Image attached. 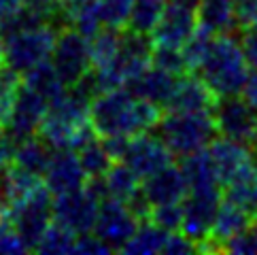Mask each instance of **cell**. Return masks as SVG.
<instances>
[{"label":"cell","instance_id":"obj_34","mask_svg":"<svg viewBox=\"0 0 257 255\" xmlns=\"http://www.w3.org/2000/svg\"><path fill=\"white\" fill-rule=\"evenodd\" d=\"M96 5L104 28L127 30L134 0H96Z\"/></svg>","mask_w":257,"mask_h":255},{"label":"cell","instance_id":"obj_28","mask_svg":"<svg viewBox=\"0 0 257 255\" xmlns=\"http://www.w3.org/2000/svg\"><path fill=\"white\" fill-rule=\"evenodd\" d=\"M223 200L240 206L257 221V168L227 183L223 187Z\"/></svg>","mask_w":257,"mask_h":255},{"label":"cell","instance_id":"obj_26","mask_svg":"<svg viewBox=\"0 0 257 255\" xmlns=\"http://www.w3.org/2000/svg\"><path fill=\"white\" fill-rule=\"evenodd\" d=\"M24 85H28L30 89H34L36 94H41L43 98H47L49 104L53 102V100H58L68 89V85L62 81V77L58 75V70L51 64V60L43 62L36 68L26 72V75H24Z\"/></svg>","mask_w":257,"mask_h":255},{"label":"cell","instance_id":"obj_25","mask_svg":"<svg viewBox=\"0 0 257 255\" xmlns=\"http://www.w3.org/2000/svg\"><path fill=\"white\" fill-rule=\"evenodd\" d=\"M168 234L164 227L158 223H153L151 219H143L139 227L134 230L130 236V240L123 244V253H132V255H153V253H164L166 247Z\"/></svg>","mask_w":257,"mask_h":255},{"label":"cell","instance_id":"obj_10","mask_svg":"<svg viewBox=\"0 0 257 255\" xmlns=\"http://www.w3.org/2000/svg\"><path fill=\"white\" fill-rule=\"evenodd\" d=\"M141 219L136 217L127 202L117 198H104L100 202L94 234L102 238L113 251H121L123 244L130 240V236L139 227Z\"/></svg>","mask_w":257,"mask_h":255},{"label":"cell","instance_id":"obj_40","mask_svg":"<svg viewBox=\"0 0 257 255\" xmlns=\"http://www.w3.org/2000/svg\"><path fill=\"white\" fill-rule=\"evenodd\" d=\"M75 253H83V255H106V253H113V249L108 247V244L102 238H98L94 232H87V234H79L77 236Z\"/></svg>","mask_w":257,"mask_h":255},{"label":"cell","instance_id":"obj_21","mask_svg":"<svg viewBox=\"0 0 257 255\" xmlns=\"http://www.w3.org/2000/svg\"><path fill=\"white\" fill-rule=\"evenodd\" d=\"M181 168L189 181V191H208V194H223L221 179L217 175V168L210 158V151L200 149L191 156H185L181 162Z\"/></svg>","mask_w":257,"mask_h":255},{"label":"cell","instance_id":"obj_24","mask_svg":"<svg viewBox=\"0 0 257 255\" xmlns=\"http://www.w3.org/2000/svg\"><path fill=\"white\" fill-rule=\"evenodd\" d=\"M196 13L198 24L215 34H227L236 28L234 0H200Z\"/></svg>","mask_w":257,"mask_h":255},{"label":"cell","instance_id":"obj_36","mask_svg":"<svg viewBox=\"0 0 257 255\" xmlns=\"http://www.w3.org/2000/svg\"><path fill=\"white\" fill-rule=\"evenodd\" d=\"M149 219H151L153 223H158L160 227H164L166 232H177V230H181V221H183V202L151 206Z\"/></svg>","mask_w":257,"mask_h":255},{"label":"cell","instance_id":"obj_8","mask_svg":"<svg viewBox=\"0 0 257 255\" xmlns=\"http://www.w3.org/2000/svg\"><path fill=\"white\" fill-rule=\"evenodd\" d=\"M100 202H102V198L89 185L53 196V221L68 227L77 236L94 232Z\"/></svg>","mask_w":257,"mask_h":255},{"label":"cell","instance_id":"obj_41","mask_svg":"<svg viewBox=\"0 0 257 255\" xmlns=\"http://www.w3.org/2000/svg\"><path fill=\"white\" fill-rule=\"evenodd\" d=\"M242 51H244V58L249 62V68L257 70V26H251V28H244L242 30Z\"/></svg>","mask_w":257,"mask_h":255},{"label":"cell","instance_id":"obj_30","mask_svg":"<svg viewBox=\"0 0 257 255\" xmlns=\"http://www.w3.org/2000/svg\"><path fill=\"white\" fill-rule=\"evenodd\" d=\"M24 75L13 70L11 66L3 64L0 66V128H7L9 119L13 115V108L17 102V96L22 92Z\"/></svg>","mask_w":257,"mask_h":255},{"label":"cell","instance_id":"obj_27","mask_svg":"<svg viewBox=\"0 0 257 255\" xmlns=\"http://www.w3.org/2000/svg\"><path fill=\"white\" fill-rule=\"evenodd\" d=\"M121 41H123V30L115 28H100L94 36L89 39V56H91V68H106L113 64L121 51Z\"/></svg>","mask_w":257,"mask_h":255},{"label":"cell","instance_id":"obj_7","mask_svg":"<svg viewBox=\"0 0 257 255\" xmlns=\"http://www.w3.org/2000/svg\"><path fill=\"white\" fill-rule=\"evenodd\" d=\"M51 64L56 66L64 83L68 87L75 85L79 79H83L91 70L89 39L79 30H75L72 26L60 28L56 47H53L51 53Z\"/></svg>","mask_w":257,"mask_h":255},{"label":"cell","instance_id":"obj_13","mask_svg":"<svg viewBox=\"0 0 257 255\" xmlns=\"http://www.w3.org/2000/svg\"><path fill=\"white\" fill-rule=\"evenodd\" d=\"M198 28V13L194 7H185L179 3L166 5L162 20L158 24V28L153 30L151 41L155 47H172V49H183L191 34Z\"/></svg>","mask_w":257,"mask_h":255},{"label":"cell","instance_id":"obj_17","mask_svg":"<svg viewBox=\"0 0 257 255\" xmlns=\"http://www.w3.org/2000/svg\"><path fill=\"white\" fill-rule=\"evenodd\" d=\"M143 194L151 206L183 202L189 194V181L181 166H166L164 170L143 179Z\"/></svg>","mask_w":257,"mask_h":255},{"label":"cell","instance_id":"obj_38","mask_svg":"<svg viewBox=\"0 0 257 255\" xmlns=\"http://www.w3.org/2000/svg\"><path fill=\"white\" fill-rule=\"evenodd\" d=\"M164 253L166 255H189V253H200V249H198L196 240H191L187 234H183L181 230H177V232L168 234Z\"/></svg>","mask_w":257,"mask_h":255},{"label":"cell","instance_id":"obj_11","mask_svg":"<svg viewBox=\"0 0 257 255\" xmlns=\"http://www.w3.org/2000/svg\"><path fill=\"white\" fill-rule=\"evenodd\" d=\"M174 158L177 156L170 151V147L164 143L162 136L151 134V130H149V132L132 136L123 162L141 179H147V177L155 175V172L164 170L166 166H170L174 162Z\"/></svg>","mask_w":257,"mask_h":255},{"label":"cell","instance_id":"obj_22","mask_svg":"<svg viewBox=\"0 0 257 255\" xmlns=\"http://www.w3.org/2000/svg\"><path fill=\"white\" fill-rule=\"evenodd\" d=\"M51 156H53L51 147L36 134L26 136V139H22V141H15L13 164L24 168V170L32 172V175L43 177L45 170H47V166H49Z\"/></svg>","mask_w":257,"mask_h":255},{"label":"cell","instance_id":"obj_19","mask_svg":"<svg viewBox=\"0 0 257 255\" xmlns=\"http://www.w3.org/2000/svg\"><path fill=\"white\" fill-rule=\"evenodd\" d=\"M217 100L219 98L196 72H187L179 77L177 89L168 102V111H213Z\"/></svg>","mask_w":257,"mask_h":255},{"label":"cell","instance_id":"obj_33","mask_svg":"<svg viewBox=\"0 0 257 255\" xmlns=\"http://www.w3.org/2000/svg\"><path fill=\"white\" fill-rule=\"evenodd\" d=\"M215 32H210L208 28H204V26H200L198 24V28L196 32L191 34V39L183 45V58H185V64H187V70L189 72H196L200 66H202V62L206 60L208 56V51L210 47H213V43H215Z\"/></svg>","mask_w":257,"mask_h":255},{"label":"cell","instance_id":"obj_18","mask_svg":"<svg viewBox=\"0 0 257 255\" xmlns=\"http://www.w3.org/2000/svg\"><path fill=\"white\" fill-rule=\"evenodd\" d=\"M253 223H255V219L246 211H242L240 206L227 202V200H221L215 223H213V230H210V236H208V240H204L202 244L206 247V251H221L227 240H232L234 236L249 230Z\"/></svg>","mask_w":257,"mask_h":255},{"label":"cell","instance_id":"obj_43","mask_svg":"<svg viewBox=\"0 0 257 255\" xmlns=\"http://www.w3.org/2000/svg\"><path fill=\"white\" fill-rule=\"evenodd\" d=\"M240 96L257 111V70H255V68H251L249 75H246L244 85H242V89H240Z\"/></svg>","mask_w":257,"mask_h":255},{"label":"cell","instance_id":"obj_39","mask_svg":"<svg viewBox=\"0 0 257 255\" xmlns=\"http://www.w3.org/2000/svg\"><path fill=\"white\" fill-rule=\"evenodd\" d=\"M234 20L240 30L257 26V0H234Z\"/></svg>","mask_w":257,"mask_h":255},{"label":"cell","instance_id":"obj_3","mask_svg":"<svg viewBox=\"0 0 257 255\" xmlns=\"http://www.w3.org/2000/svg\"><path fill=\"white\" fill-rule=\"evenodd\" d=\"M196 75L210 87L217 98L240 96L244 79L249 75V62L244 58L242 45L232 32L217 34L206 60L196 70Z\"/></svg>","mask_w":257,"mask_h":255},{"label":"cell","instance_id":"obj_32","mask_svg":"<svg viewBox=\"0 0 257 255\" xmlns=\"http://www.w3.org/2000/svg\"><path fill=\"white\" fill-rule=\"evenodd\" d=\"M77 156L81 160V166H83L85 175L89 179H98V177H104V172L111 168V156H108V151L104 149V143L100 136L96 139L87 141L83 147L77 149Z\"/></svg>","mask_w":257,"mask_h":255},{"label":"cell","instance_id":"obj_45","mask_svg":"<svg viewBox=\"0 0 257 255\" xmlns=\"http://www.w3.org/2000/svg\"><path fill=\"white\" fill-rule=\"evenodd\" d=\"M5 47H7V41H5V34L0 32V66L5 64Z\"/></svg>","mask_w":257,"mask_h":255},{"label":"cell","instance_id":"obj_1","mask_svg":"<svg viewBox=\"0 0 257 255\" xmlns=\"http://www.w3.org/2000/svg\"><path fill=\"white\" fill-rule=\"evenodd\" d=\"M162 106L136 96L127 87L106 89L94 96L89 106V121L100 139L106 136H136L158 128Z\"/></svg>","mask_w":257,"mask_h":255},{"label":"cell","instance_id":"obj_2","mask_svg":"<svg viewBox=\"0 0 257 255\" xmlns=\"http://www.w3.org/2000/svg\"><path fill=\"white\" fill-rule=\"evenodd\" d=\"M91 100L79 87L70 85L58 100L49 104V111L39 128V136L56 149H81L87 141L96 139V130L89 121Z\"/></svg>","mask_w":257,"mask_h":255},{"label":"cell","instance_id":"obj_12","mask_svg":"<svg viewBox=\"0 0 257 255\" xmlns=\"http://www.w3.org/2000/svg\"><path fill=\"white\" fill-rule=\"evenodd\" d=\"M223 200V194H208V191H189L183 200V221L181 232L187 234L198 244L208 240L213 230L215 217L219 204Z\"/></svg>","mask_w":257,"mask_h":255},{"label":"cell","instance_id":"obj_20","mask_svg":"<svg viewBox=\"0 0 257 255\" xmlns=\"http://www.w3.org/2000/svg\"><path fill=\"white\" fill-rule=\"evenodd\" d=\"M177 83H179L177 75L166 72L151 64L149 68L143 70L141 75L127 85V89H132L136 96L149 100V102L158 104V106H168L174 89H177Z\"/></svg>","mask_w":257,"mask_h":255},{"label":"cell","instance_id":"obj_35","mask_svg":"<svg viewBox=\"0 0 257 255\" xmlns=\"http://www.w3.org/2000/svg\"><path fill=\"white\" fill-rule=\"evenodd\" d=\"M151 64L158 66L166 72H172V75H187V64L185 58H183L181 49H172V47H155L153 45V56H151Z\"/></svg>","mask_w":257,"mask_h":255},{"label":"cell","instance_id":"obj_4","mask_svg":"<svg viewBox=\"0 0 257 255\" xmlns=\"http://www.w3.org/2000/svg\"><path fill=\"white\" fill-rule=\"evenodd\" d=\"M158 130L177 158L206 149L219 134L213 111H168L162 115Z\"/></svg>","mask_w":257,"mask_h":255},{"label":"cell","instance_id":"obj_37","mask_svg":"<svg viewBox=\"0 0 257 255\" xmlns=\"http://www.w3.org/2000/svg\"><path fill=\"white\" fill-rule=\"evenodd\" d=\"M223 253H257V223L223 244Z\"/></svg>","mask_w":257,"mask_h":255},{"label":"cell","instance_id":"obj_6","mask_svg":"<svg viewBox=\"0 0 257 255\" xmlns=\"http://www.w3.org/2000/svg\"><path fill=\"white\" fill-rule=\"evenodd\" d=\"M7 217L15 225V230L20 232L24 242L28 244V249L34 251L45 230L53 223V194L43 183L30 196L11 204Z\"/></svg>","mask_w":257,"mask_h":255},{"label":"cell","instance_id":"obj_14","mask_svg":"<svg viewBox=\"0 0 257 255\" xmlns=\"http://www.w3.org/2000/svg\"><path fill=\"white\" fill-rule=\"evenodd\" d=\"M208 151H210V158H213V164H215L217 175L221 179L223 187L227 183H232L234 179L257 168L251 145H244V143H238V141L221 136V139H215L208 145Z\"/></svg>","mask_w":257,"mask_h":255},{"label":"cell","instance_id":"obj_46","mask_svg":"<svg viewBox=\"0 0 257 255\" xmlns=\"http://www.w3.org/2000/svg\"><path fill=\"white\" fill-rule=\"evenodd\" d=\"M253 149H255V156H257V136H255V143H253Z\"/></svg>","mask_w":257,"mask_h":255},{"label":"cell","instance_id":"obj_5","mask_svg":"<svg viewBox=\"0 0 257 255\" xmlns=\"http://www.w3.org/2000/svg\"><path fill=\"white\" fill-rule=\"evenodd\" d=\"M58 32H60L58 26L43 24V26H34V28H26L5 36L7 41L5 64L26 75V72L36 68L39 64L51 60L53 47H56V41H58Z\"/></svg>","mask_w":257,"mask_h":255},{"label":"cell","instance_id":"obj_31","mask_svg":"<svg viewBox=\"0 0 257 255\" xmlns=\"http://www.w3.org/2000/svg\"><path fill=\"white\" fill-rule=\"evenodd\" d=\"M75 244H77V234L68 230V227H64L62 223L53 221L41 236L34 251L45 255H64V253H75Z\"/></svg>","mask_w":257,"mask_h":255},{"label":"cell","instance_id":"obj_29","mask_svg":"<svg viewBox=\"0 0 257 255\" xmlns=\"http://www.w3.org/2000/svg\"><path fill=\"white\" fill-rule=\"evenodd\" d=\"M166 5L168 0H134L127 30L151 36L153 30L158 28L164 11H166Z\"/></svg>","mask_w":257,"mask_h":255},{"label":"cell","instance_id":"obj_23","mask_svg":"<svg viewBox=\"0 0 257 255\" xmlns=\"http://www.w3.org/2000/svg\"><path fill=\"white\" fill-rule=\"evenodd\" d=\"M102 183H104L106 198H117V200H123V202H130L143 189V179L125 162H113L111 168L104 172Z\"/></svg>","mask_w":257,"mask_h":255},{"label":"cell","instance_id":"obj_9","mask_svg":"<svg viewBox=\"0 0 257 255\" xmlns=\"http://www.w3.org/2000/svg\"><path fill=\"white\" fill-rule=\"evenodd\" d=\"M219 136L253 145L257 136V111L242 96L219 98L213 108Z\"/></svg>","mask_w":257,"mask_h":255},{"label":"cell","instance_id":"obj_16","mask_svg":"<svg viewBox=\"0 0 257 255\" xmlns=\"http://www.w3.org/2000/svg\"><path fill=\"white\" fill-rule=\"evenodd\" d=\"M43 181L53 196L75 191L87 185L89 177L85 175L77 151L72 149H56V153L49 160V166L45 170Z\"/></svg>","mask_w":257,"mask_h":255},{"label":"cell","instance_id":"obj_15","mask_svg":"<svg viewBox=\"0 0 257 255\" xmlns=\"http://www.w3.org/2000/svg\"><path fill=\"white\" fill-rule=\"evenodd\" d=\"M49 111V100L36 94L28 85H22V92L17 96L13 115L9 119L5 130L13 141H22L26 136L39 134V128Z\"/></svg>","mask_w":257,"mask_h":255},{"label":"cell","instance_id":"obj_42","mask_svg":"<svg viewBox=\"0 0 257 255\" xmlns=\"http://www.w3.org/2000/svg\"><path fill=\"white\" fill-rule=\"evenodd\" d=\"M102 143L113 162H123L127 145H130V136H106V139H102Z\"/></svg>","mask_w":257,"mask_h":255},{"label":"cell","instance_id":"obj_44","mask_svg":"<svg viewBox=\"0 0 257 255\" xmlns=\"http://www.w3.org/2000/svg\"><path fill=\"white\" fill-rule=\"evenodd\" d=\"M26 0H0V26L24 7Z\"/></svg>","mask_w":257,"mask_h":255}]
</instances>
